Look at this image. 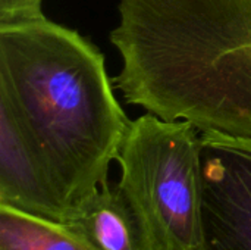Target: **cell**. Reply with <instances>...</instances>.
Wrapping results in <instances>:
<instances>
[{
    "label": "cell",
    "mask_w": 251,
    "mask_h": 250,
    "mask_svg": "<svg viewBox=\"0 0 251 250\" xmlns=\"http://www.w3.org/2000/svg\"><path fill=\"white\" fill-rule=\"evenodd\" d=\"M110 31L128 105L251 139V0H119Z\"/></svg>",
    "instance_id": "cell-1"
},
{
    "label": "cell",
    "mask_w": 251,
    "mask_h": 250,
    "mask_svg": "<svg viewBox=\"0 0 251 250\" xmlns=\"http://www.w3.org/2000/svg\"><path fill=\"white\" fill-rule=\"evenodd\" d=\"M0 103L35 146L71 222L109 183L131 124L101 50L47 16L0 25Z\"/></svg>",
    "instance_id": "cell-2"
},
{
    "label": "cell",
    "mask_w": 251,
    "mask_h": 250,
    "mask_svg": "<svg viewBox=\"0 0 251 250\" xmlns=\"http://www.w3.org/2000/svg\"><path fill=\"white\" fill-rule=\"evenodd\" d=\"M116 184L141 231L144 250H206L201 131L146 112L131 121Z\"/></svg>",
    "instance_id": "cell-3"
},
{
    "label": "cell",
    "mask_w": 251,
    "mask_h": 250,
    "mask_svg": "<svg viewBox=\"0 0 251 250\" xmlns=\"http://www.w3.org/2000/svg\"><path fill=\"white\" fill-rule=\"evenodd\" d=\"M206 250H251V139L201 131Z\"/></svg>",
    "instance_id": "cell-4"
},
{
    "label": "cell",
    "mask_w": 251,
    "mask_h": 250,
    "mask_svg": "<svg viewBox=\"0 0 251 250\" xmlns=\"http://www.w3.org/2000/svg\"><path fill=\"white\" fill-rule=\"evenodd\" d=\"M0 206L66 224L47 169L15 113L0 103Z\"/></svg>",
    "instance_id": "cell-5"
},
{
    "label": "cell",
    "mask_w": 251,
    "mask_h": 250,
    "mask_svg": "<svg viewBox=\"0 0 251 250\" xmlns=\"http://www.w3.org/2000/svg\"><path fill=\"white\" fill-rule=\"evenodd\" d=\"M66 225L97 250H144L131 208L118 186L109 183Z\"/></svg>",
    "instance_id": "cell-6"
},
{
    "label": "cell",
    "mask_w": 251,
    "mask_h": 250,
    "mask_svg": "<svg viewBox=\"0 0 251 250\" xmlns=\"http://www.w3.org/2000/svg\"><path fill=\"white\" fill-rule=\"evenodd\" d=\"M0 250H97L69 225L0 206Z\"/></svg>",
    "instance_id": "cell-7"
},
{
    "label": "cell",
    "mask_w": 251,
    "mask_h": 250,
    "mask_svg": "<svg viewBox=\"0 0 251 250\" xmlns=\"http://www.w3.org/2000/svg\"><path fill=\"white\" fill-rule=\"evenodd\" d=\"M43 0H0V25L43 19Z\"/></svg>",
    "instance_id": "cell-8"
}]
</instances>
